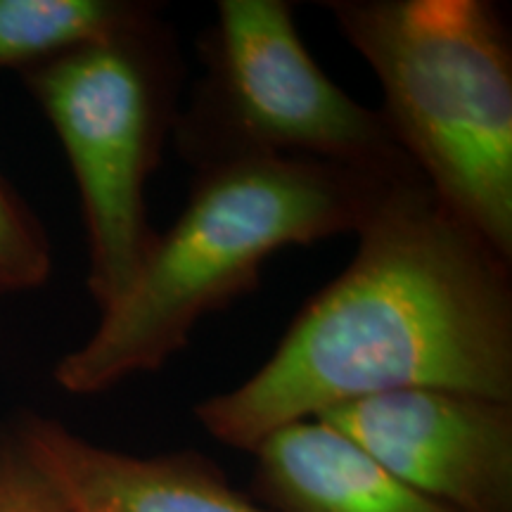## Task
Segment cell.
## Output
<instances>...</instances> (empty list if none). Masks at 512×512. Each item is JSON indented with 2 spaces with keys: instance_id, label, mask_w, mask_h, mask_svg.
<instances>
[{
  "instance_id": "cell-1",
  "label": "cell",
  "mask_w": 512,
  "mask_h": 512,
  "mask_svg": "<svg viewBox=\"0 0 512 512\" xmlns=\"http://www.w3.org/2000/svg\"><path fill=\"white\" fill-rule=\"evenodd\" d=\"M349 266L294 316L245 382L195 406L209 437L252 453L273 432L396 389L512 401V261L441 204L396 181Z\"/></svg>"
},
{
  "instance_id": "cell-2",
  "label": "cell",
  "mask_w": 512,
  "mask_h": 512,
  "mask_svg": "<svg viewBox=\"0 0 512 512\" xmlns=\"http://www.w3.org/2000/svg\"><path fill=\"white\" fill-rule=\"evenodd\" d=\"M403 178L306 159L192 174L174 226L159 233L128 290L100 311L91 337L57 361L55 382L93 396L157 373L188 347L200 320L259 287L275 252L356 235Z\"/></svg>"
},
{
  "instance_id": "cell-3",
  "label": "cell",
  "mask_w": 512,
  "mask_h": 512,
  "mask_svg": "<svg viewBox=\"0 0 512 512\" xmlns=\"http://www.w3.org/2000/svg\"><path fill=\"white\" fill-rule=\"evenodd\" d=\"M384 124L444 207L512 261V36L491 0H325Z\"/></svg>"
},
{
  "instance_id": "cell-4",
  "label": "cell",
  "mask_w": 512,
  "mask_h": 512,
  "mask_svg": "<svg viewBox=\"0 0 512 512\" xmlns=\"http://www.w3.org/2000/svg\"><path fill=\"white\" fill-rule=\"evenodd\" d=\"M183 76L181 46L162 10L19 74L72 169L86 285L100 311L128 290L159 238L147 185L174 138Z\"/></svg>"
},
{
  "instance_id": "cell-5",
  "label": "cell",
  "mask_w": 512,
  "mask_h": 512,
  "mask_svg": "<svg viewBox=\"0 0 512 512\" xmlns=\"http://www.w3.org/2000/svg\"><path fill=\"white\" fill-rule=\"evenodd\" d=\"M197 50L204 72L171 138L192 174L306 159L420 176L380 110L351 98L313 60L287 0H221Z\"/></svg>"
},
{
  "instance_id": "cell-6",
  "label": "cell",
  "mask_w": 512,
  "mask_h": 512,
  "mask_svg": "<svg viewBox=\"0 0 512 512\" xmlns=\"http://www.w3.org/2000/svg\"><path fill=\"white\" fill-rule=\"evenodd\" d=\"M389 475L458 512H512V401L396 389L318 418Z\"/></svg>"
},
{
  "instance_id": "cell-7",
  "label": "cell",
  "mask_w": 512,
  "mask_h": 512,
  "mask_svg": "<svg viewBox=\"0 0 512 512\" xmlns=\"http://www.w3.org/2000/svg\"><path fill=\"white\" fill-rule=\"evenodd\" d=\"M17 425L74 512H273L200 453L133 456L36 413H22Z\"/></svg>"
},
{
  "instance_id": "cell-8",
  "label": "cell",
  "mask_w": 512,
  "mask_h": 512,
  "mask_svg": "<svg viewBox=\"0 0 512 512\" xmlns=\"http://www.w3.org/2000/svg\"><path fill=\"white\" fill-rule=\"evenodd\" d=\"M252 453L254 496L273 512H458L389 475L320 420L287 425Z\"/></svg>"
},
{
  "instance_id": "cell-9",
  "label": "cell",
  "mask_w": 512,
  "mask_h": 512,
  "mask_svg": "<svg viewBox=\"0 0 512 512\" xmlns=\"http://www.w3.org/2000/svg\"><path fill=\"white\" fill-rule=\"evenodd\" d=\"M157 10L147 0H0V69L22 74Z\"/></svg>"
},
{
  "instance_id": "cell-10",
  "label": "cell",
  "mask_w": 512,
  "mask_h": 512,
  "mask_svg": "<svg viewBox=\"0 0 512 512\" xmlns=\"http://www.w3.org/2000/svg\"><path fill=\"white\" fill-rule=\"evenodd\" d=\"M53 275V245L24 197L0 174V299L43 287Z\"/></svg>"
},
{
  "instance_id": "cell-11",
  "label": "cell",
  "mask_w": 512,
  "mask_h": 512,
  "mask_svg": "<svg viewBox=\"0 0 512 512\" xmlns=\"http://www.w3.org/2000/svg\"><path fill=\"white\" fill-rule=\"evenodd\" d=\"M0 512H74L38 463L17 420L0 425Z\"/></svg>"
}]
</instances>
